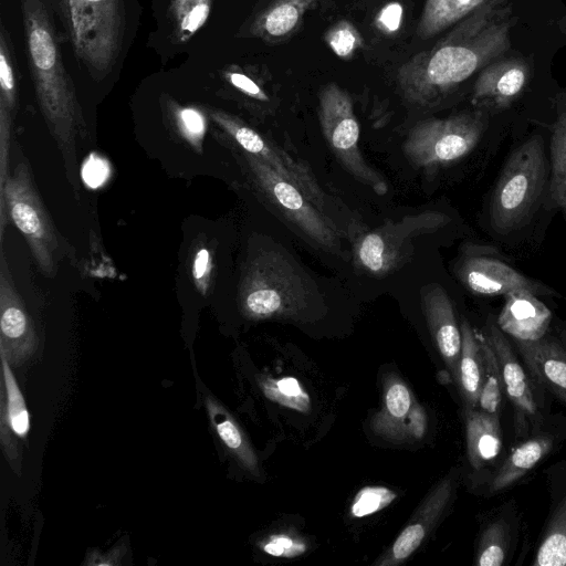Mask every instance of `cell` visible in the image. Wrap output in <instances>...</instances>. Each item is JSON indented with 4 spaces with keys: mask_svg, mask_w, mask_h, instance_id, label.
I'll return each instance as SVG.
<instances>
[{
    "mask_svg": "<svg viewBox=\"0 0 566 566\" xmlns=\"http://www.w3.org/2000/svg\"><path fill=\"white\" fill-rule=\"evenodd\" d=\"M515 20L505 0L483 4L431 49L417 53L398 69L402 97L419 107L438 104L509 51Z\"/></svg>",
    "mask_w": 566,
    "mask_h": 566,
    "instance_id": "1",
    "label": "cell"
},
{
    "mask_svg": "<svg viewBox=\"0 0 566 566\" xmlns=\"http://www.w3.org/2000/svg\"><path fill=\"white\" fill-rule=\"evenodd\" d=\"M21 11L27 59L40 108L63 154L71 157L75 136L85 130V122L54 25L43 0H21Z\"/></svg>",
    "mask_w": 566,
    "mask_h": 566,
    "instance_id": "2",
    "label": "cell"
},
{
    "mask_svg": "<svg viewBox=\"0 0 566 566\" xmlns=\"http://www.w3.org/2000/svg\"><path fill=\"white\" fill-rule=\"evenodd\" d=\"M250 319L313 321L323 302L315 283L279 247L262 248L249 261L240 286Z\"/></svg>",
    "mask_w": 566,
    "mask_h": 566,
    "instance_id": "3",
    "label": "cell"
},
{
    "mask_svg": "<svg viewBox=\"0 0 566 566\" xmlns=\"http://www.w3.org/2000/svg\"><path fill=\"white\" fill-rule=\"evenodd\" d=\"M77 61L96 81L114 69L122 53L125 0H52Z\"/></svg>",
    "mask_w": 566,
    "mask_h": 566,
    "instance_id": "4",
    "label": "cell"
},
{
    "mask_svg": "<svg viewBox=\"0 0 566 566\" xmlns=\"http://www.w3.org/2000/svg\"><path fill=\"white\" fill-rule=\"evenodd\" d=\"M546 177L544 143L536 135L511 154L497 179L490 203V222L496 233L509 234L528 221Z\"/></svg>",
    "mask_w": 566,
    "mask_h": 566,
    "instance_id": "5",
    "label": "cell"
},
{
    "mask_svg": "<svg viewBox=\"0 0 566 566\" xmlns=\"http://www.w3.org/2000/svg\"><path fill=\"white\" fill-rule=\"evenodd\" d=\"M9 216L25 238L39 269L55 274L59 247L55 227L38 193L27 163H19L0 191V240L2 243Z\"/></svg>",
    "mask_w": 566,
    "mask_h": 566,
    "instance_id": "6",
    "label": "cell"
},
{
    "mask_svg": "<svg viewBox=\"0 0 566 566\" xmlns=\"http://www.w3.org/2000/svg\"><path fill=\"white\" fill-rule=\"evenodd\" d=\"M486 122L483 111L421 120L409 132L402 145L403 153L418 167L434 168L452 164L475 148Z\"/></svg>",
    "mask_w": 566,
    "mask_h": 566,
    "instance_id": "7",
    "label": "cell"
},
{
    "mask_svg": "<svg viewBox=\"0 0 566 566\" xmlns=\"http://www.w3.org/2000/svg\"><path fill=\"white\" fill-rule=\"evenodd\" d=\"M318 102L322 132L334 155L358 181L385 195L387 182L359 151V124L349 94L336 83H328L321 88Z\"/></svg>",
    "mask_w": 566,
    "mask_h": 566,
    "instance_id": "8",
    "label": "cell"
},
{
    "mask_svg": "<svg viewBox=\"0 0 566 566\" xmlns=\"http://www.w3.org/2000/svg\"><path fill=\"white\" fill-rule=\"evenodd\" d=\"M484 335L494 350L500 367L504 396L514 409L515 437L524 440L545 424L543 389L533 381L506 334L492 317L488 319Z\"/></svg>",
    "mask_w": 566,
    "mask_h": 566,
    "instance_id": "9",
    "label": "cell"
},
{
    "mask_svg": "<svg viewBox=\"0 0 566 566\" xmlns=\"http://www.w3.org/2000/svg\"><path fill=\"white\" fill-rule=\"evenodd\" d=\"M243 157L259 189L289 221L318 245L328 250L337 247L335 226L295 184L255 156L244 153Z\"/></svg>",
    "mask_w": 566,
    "mask_h": 566,
    "instance_id": "10",
    "label": "cell"
},
{
    "mask_svg": "<svg viewBox=\"0 0 566 566\" xmlns=\"http://www.w3.org/2000/svg\"><path fill=\"white\" fill-rule=\"evenodd\" d=\"M448 221L444 213L427 211L387 223L359 240L356 248L357 261L374 274L386 273L400 265L408 256L416 237L432 232Z\"/></svg>",
    "mask_w": 566,
    "mask_h": 566,
    "instance_id": "11",
    "label": "cell"
},
{
    "mask_svg": "<svg viewBox=\"0 0 566 566\" xmlns=\"http://www.w3.org/2000/svg\"><path fill=\"white\" fill-rule=\"evenodd\" d=\"M210 117L243 150L268 164L283 178L295 184L305 196L323 211L324 193L307 166L293 159L281 148L272 145L262 135L238 117L219 109H210Z\"/></svg>",
    "mask_w": 566,
    "mask_h": 566,
    "instance_id": "12",
    "label": "cell"
},
{
    "mask_svg": "<svg viewBox=\"0 0 566 566\" xmlns=\"http://www.w3.org/2000/svg\"><path fill=\"white\" fill-rule=\"evenodd\" d=\"M460 281L476 295L505 296L513 292H530L536 296H552L549 286L520 273L496 256L478 250H468L457 265Z\"/></svg>",
    "mask_w": 566,
    "mask_h": 566,
    "instance_id": "13",
    "label": "cell"
},
{
    "mask_svg": "<svg viewBox=\"0 0 566 566\" xmlns=\"http://www.w3.org/2000/svg\"><path fill=\"white\" fill-rule=\"evenodd\" d=\"M374 432L389 441H417L427 431V415L396 375L384 381L382 408L371 420Z\"/></svg>",
    "mask_w": 566,
    "mask_h": 566,
    "instance_id": "14",
    "label": "cell"
},
{
    "mask_svg": "<svg viewBox=\"0 0 566 566\" xmlns=\"http://www.w3.org/2000/svg\"><path fill=\"white\" fill-rule=\"evenodd\" d=\"M36 334L15 290L1 244L0 253V353L10 364H21L36 348Z\"/></svg>",
    "mask_w": 566,
    "mask_h": 566,
    "instance_id": "15",
    "label": "cell"
},
{
    "mask_svg": "<svg viewBox=\"0 0 566 566\" xmlns=\"http://www.w3.org/2000/svg\"><path fill=\"white\" fill-rule=\"evenodd\" d=\"M531 77V67L522 57L495 60L478 75L472 104L479 108L502 111L523 93Z\"/></svg>",
    "mask_w": 566,
    "mask_h": 566,
    "instance_id": "16",
    "label": "cell"
},
{
    "mask_svg": "<svg viewBox=\"0 0 566 566\" xmlns=\"http://www.w3.org/2000/svg\"><path fill=\"white\" fill-rule=\"evenodd\" d=\"M560 432L544 427L522 440L485 479V495L494 496L521 481L562 441Z\"/></svg>",
    "mask_w": 566,
    "mask_h": 566,
    "instance_id": "17",
    "label": "cell"
},
{
    "mask_svg": "<svg viewBox=\"0 0 566 566\" xmlns=\"http://www.w3.org/2000/svg\"><path fill=\"white\" fill-rule=\"evenodd\" d=\"M514 343L533 381L566 406V348L562 340L545 335Z\"/></svg>",
    "mask_w": 566,
    "mask_h": 566,
    "instance_id": "18",
    "label": "cell"
},
{
    "mask_svg": "<svg viewBox=\"0 0 566 566\" xmlns=\"http://www.w3.org/2000/svg\"><path fill=\"white\" fill-rule=\"evenodd\" d=\"M454 476H446L426 497L391 548L376 563L392 566L407 559L423 542L448 506L454 491Z\"/></svg>",
    "mask_w": 566,
    "mask_h": 566,
    "instance_id": "19",
    "label": "cell"
},
{
    "mask_svg": "<svg viewBox=\"0 0 566 566\" xmlns=\"http://www.w3.org/2000/svg\"><path fill=\"white\" fill-rule=\"evenodd\" d=\"M422 304L432 338L457 382L462 335L451 300L440 285L432 284L423 291Z\"/></svg>",
    "mask_w": 566,
    "mask_h": 566,
    "instance_id": "20",
    "label": "cell"
},
{
    "mask_svg": "<svg viewBox=\"0 0 566 566\" xmlns=\"http://www.w3.org/2000/svg\"><path fill=\"white\" fill-rule=\"evenodd\" d=\"M552 321L549 308L530 292L505 295L496 318L503 333L516 340H536L546 335Z\"/></svg>",
    "mask_w": 566,
    "mask_h": 566,
    "instance_id": "21",
    "label": "cell"
},
{
    "mask_svg": "<svg viewBox=\"0 0 566 566\" xmlns=\"http://www.w3.org/2000/svg\"><path fill=\"white\" fill-rule=\"evenodd\" d=\"M518 526L517 511L513 501L494 510L481 527L475 552V565H506L516 546Z\"/></svg>",
    "mask_w": 566,
    "mask_h": 566,
    "instance_id": "22",
    "label": "cell"
},
{
    "mask_svg": "<svg viewBox=\"0 0 566 566\" xmlns=\"http://www.w3.org/2000/svg\"><path fill=\"white\" fill-rule=\"evenodd\" d=\"M321 0H272L249 27V34L266 42L291 38L301 27L305 13Z\"/></svg>",
    "mask_w": 566,
    "mask_h": 566,
    "instance_id": "23",
    "label": "cell"
},
{
    "mask_svg": "<svg viewBox=\"0 0 566 566\" xmlns=\"http://www.w3.org/2000/svg\"><path fill=\"white\" fill-rule=\"evenodd\" d=\"M464 410L468 460L474 471H482L502 450L500 417L476 408Z\"/></svg>",
    "mask_w": 566,
    "mask_h": 566,
    "instance_id": "24",
    "label": "cell"
},
{
    "mask_svg": "<svg viewBox=\"0 0 566 566\" xmlns=\"http://www.w3.org/2000/svg\"><path fill=\"white\" fill-rule=\"evenodd\" d=\"M462 346L459 360L457 384L464 409L476 407L483 378V357L479 335L467 321L461 325Z\"/></svg>",
    "mask_w": 566,
    "mask_h": 566,
    "instance_id": "25",
    "label": "cell"
},
{
    "mask_svg": "<svg viewBox=\"0 0 566 566\" xmlns=\"http://www.w3.org/2000/svg\"><path fill=\"white\" fill-rule=\"evenodd\" d=\"M566 553V491L553 496L549 514L538 539L533 566H564Z\"/></svg>",
    "mask_w": 566,
    "mask_h": 566,
    "instance_id": "26",
    "label": "cell"
},
{
    "mask_svg": "<svg viewBox=\"0 0 566 566\" xmlns=\"http://www.w3.org/2000/svg\"><path fill=\"white\" fill-rule=\"evenodd\" d=\"M490 0H426L417 35L428 40L473 13Z\"/></svg>",
    "mask_w": 566,
    "mask_h": 566,
    "instance_id": "27",
    "label": "cell"
},
{
    "mask_svg": "<svg viewBox=\"0 0 566 566\" xmlns=\"http://www.w3.org/2000/svg\"><path fill=\"white\" fill-rule=\"evenodd\" d=\"M206 406L210 421L222 443L239 460L244 469L253 475L259 476L258 457L239 424L214 399L207 398Z\"/></svg>",
    "mask_w": 566,
    "mask_h": 566,
    "instance_id": "28",
    "label": "cell"
},
{
    "mask_svg": "<svg viewBox=\"0 0 566 566\" xmlns=\"http://www.w3.org/2000/svg\"><path fill=\"white\" fill-rule=\"evenodd\" d=\"M2 369L1 428L23 438L30 429V417L22 392L11 371L9 359L0 353Z\"/></svg>",
    "mask_w": 566,
    "mask_h": 566,
    "instance_id": "29",
    "label": "cell"
},
{
    "mask_svg": "<svg viewBox=\"0 0 566 566\" xmlns=\"http://www.w3.org/2000/svg\"><path fill=\"white\" fill-rule=\"evenodd\" d=\"M548 193L552 202L566 218V103L553 127Z\"/></svg>",
    "mask_w": 566,
    "mask_h": 566,
    "instance_id": "30",
    "label": "cell"
},
{
    "mask_svg": "<svg viewBox=\"0 0 566 566\" xmlns=\"http://www.w3.org/2000/svg\"><path fill=\"white\" fill-rule=\"evenodd\" d=\"M479 340L483 357V378L475 408L500 417L504 398L502 375L494 350L485 335H479Z\"/></svg>",
    "mask_w": 566,
    "mask_h": 566,
    "instance_id": "31",
    "label": "cell"
},
{
    "mask_svg": "<svg viewBox=\"0 0 566 566\" xmlns=\"http://www.w3.org/2000/svg\"><path fill=\"white\" fill-rule=\"evenodd\" d=\"M213 0H174L169 17L179 42H187L207 22Z\"/></svg>",
    "mask_w": 566,
    "mask_h": 566,
    "instance_id": "32",
    "label": "cell"
},
{
    "mask_svg": "<svg viewBox=\"0 0 566 566\" xmlns=\"http://www.w3.org/2000/svg\"><path fill=\"white\" fill-rule=\"evenodd\" d=\"M11 38L1 22L0 28V111L13 116L18 104V77Z\"/></svg>",
    "mask_w": 566,
    "mask_h": 566,
    "instance_id": "33",
    "label": "cell"
},
{
    "mask_svg": "<svg viewBox=\"0 0 566 566\" xmlns=\"http://www.w3.org/2000/svg\"><path fill=\"white\" fill-rule=\"evenodd\" d=\"M260 387L265 397L279 405L301 411L308 412L311 399L297 379L293 377H261Z\"/></svg>",
    "mask_w": 566,
    "mask_h": 566,
    "instance_id": "34",
    "label": "cell"
},
{
    "mask_svg": "<svg viewBox=\"0 0 566 566\" xmlns=\"http://www.w3.org/2000/svg\"><path fill=\"white\" fill-rule=\"evenodd\" d=\"M324 41L340 59L349 60L363 45V38L353 23L343 19L324 34Z\"/></svg>",
    "mask_w": 566,
    "mask_h": 566,
    "instance_id": "35",
    "label": "cell"
},
{
    "mask_svg": "<svg viewBox=\"0 0 566 566\" xmlns=\"http://www.w3.org/2000/svg\"><path fill=\"white\" fill-rule=\"evenodd\" d=\"M171 113L180 135L198 151H201L206 134V117L196 107L171 106Z\"/></svg>",
    "mask_w": 566,
    "mask_h": 566,
    "instance_id": "36",
    "label": "cell"
},
{
    "mask_svg": "<svg viewBox=\"0 0 566 566\" xmlns=\"http://www.w3.org/2000/svg\"><path fill=\"white\" fill-rule=\"evenodd\" d=\"M397 494L385 486H365L356 494L350 513L354 517H364L387 507Z\"/></svg>",
    "mask_w": 566,
    "mask_h": 566,
    "instance_id": "37",
    "label": "cell"
},
{
    "mask_svg": "<svg viewBox=\"0 0 566 566\" xmlns=\"http://www.w3.org/2000/svg\"><path fill=\"white\" fill-rule=\"evenodd\" d=\"M222 75L227 83L244 96L259 102L270 101L269 95L260 83L241 67L232 65L226 69Z\"/></svg>",
    "mask_w": 566,
    "mask_h": 566,
    "instance_id": "38",
    "label": "cell"
},
{
    "mask_svg": "<svg viewBox=\"0 0 566 566\" xmlns=\"http://www.w3.org/2000/svg\"><path fill=\"white\" fill-rule=\"evenodd\" d=\"M261 549L274 557L292 558L306 551L305 543L289 534H274L261 543Z\"/></svg>",
    "mask_w": 566,
    "mask_h": 566,
    "instance_id": "39",
    "label": "cell"
},
{
    "mask_svg": "<svg viewBox=\"0 0 566 566\" xmlns=\"http://www.w3.org/2000/svg\"><path fill=\"white\" fill-rule=\"evenodd\" d=\"M212 256L208 248H197L191 264V273L196 287L198 291L206 295L210 285L212 273Z\"/></svg>",
    "mask_w": 566,
    "mask_h": 566,
    "instance_id": "40",
    "label": "cell"
},
{
    "mask_svg": "<svg viewBox=\"0 0 566 566\" xmlns=\"http://www.w3.org/2000/svg\"><path fill=\"white\" fill-rule=\"evenodd\" d=\"M12 115L0 111V191L9 176V149Z\"/></svg>",
    "mask_w": 566,
    "mask_h": 566,
    "instance_id": "41",
    "label": "cell"
},
{
    "mask_svg": "<svg viewBox=\"0 0 566 566\" xmlns=\"http://www.w3.org/2000/svg\"><path fill=\"white\" fill-rule=\"evenodd\" d=\"M403 7L398 1L388 2L376 15V27L385 34L396 33L402 22Z\"/></svg>",
    "mask_w": 566,
    "mask_h": 566,
    "instance_id": "42",
    "label": "cell"
},
{
    "mask_svg": "<svg viewBox=\"0 0 566 566\" xmlns=\"http://www.w3.org/2000/svg\"><path fill=\"white\" fill-rule=\"evenodd\" d=\"M83 179L92 188L101 186L108 176V165L99 157L87 158L83 166Z\"/></svg>",
    "mask_w": 566,
    "mask_h": 566,
    "instance_id": "43",
    "label": "cell"
},
{
    "mask_svg": "<svg viewBox=\"0 0 566 566\" xmlns=\"http://www.w3.org/2000/svg\"><path fill=\"white\" fill-rule=\"evenodd\" d=\"M560 28L563 29L564 32H566V17L565 19L560 22Z\"/></svg>",
    "mask_w": 566,
    "mask_h": 566,
    "instance_id": "44",
    "label": "cell"
},
{
    "mask_svg": "<svg viewBox=\"0 0 566 566\" xmlns=\"http://www.w3.org/2000/svg\"><path fill=\"white\" fill-rule=\"evenodd\" d=\"M562 343H563V345H564V346H565V348H566V340H562Z\"/></svg>",
    "mask_w": 566,
    "mask_h": 566,
    "instance_id": "45",
    "label": "cell"
},
{
    "mask_svg": "<svg viewBox=\"0 0 566 566\" xmlns=\"http://www.w3.org/2000/svg\"><path fill=\"white\" fill-rule=\"evenodd\" d=\"M564 566H566V553H565V560H564Z\"/></svg>",
    "mask_w": 566,
    "mask_h": 566,
    "instance_id": "46",
    "label": "cell"
}]
</instances>
